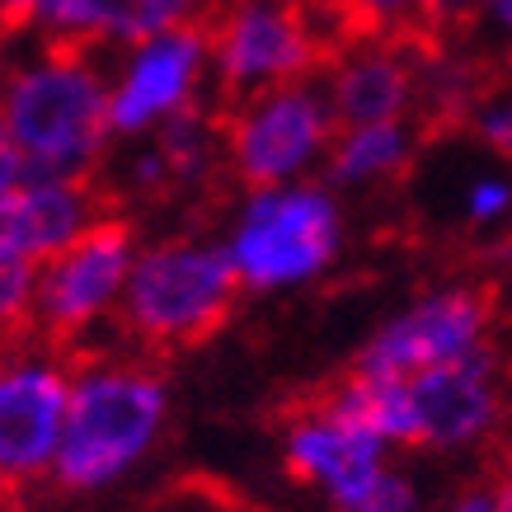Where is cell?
<instances>
[{"label": "cell", "instance_id": "d6986e66", "mask_svg": "<svg viewBox=\"0 0 512 512\" xmlns=\"http://www.w3.org/2000/svg\"><path fill=\"white\" fill-rule=\"evenodd\" d=\"M470 127L494 156L512 160V94H484V104L470 113Z\"/></svg>", "mask_w": 512, "mask_h": 512}, {"label": "cell", "instance_id": "8fae6325", "mask_svg": "<svg viewBox=\"0 0 512 512\" xmlns=\"http://www.w3.org/2000/svg\"><path fill=\"white\" fill-rule=\"evenodd\" d=\"M207 62H212V47H207L202 19L141 43L132 62L123 66V80L109 94V127L118 137H137L151 123H165L174 113L193 109V90H198Z\"/></svg>", "mask_w": 512, "mask_h": 512}, {"label": "cell", "instance_id": "44dd1931", "mask_svg": "<svg viewBox=\"0 0 512 512\" xmlns=\"http://www.w3.org/2000/svg\"><path fill=\"white\" fill-rule=\"evenodd\" d=\"M339 512H419V494H414V484L404 480V475L386 470L357 503H348V508H339Z\"/></svg>", "mask_w": 512, "mask_h": 512}, {"label": "cell", "instance_id": "ba28073f", "mask_svg": "<svg viewBox=\"0 0 512 512\" xmlns=\"http://www.w3.org/2000/svg\"><path fill=\"white\" fill-rule=\"evenodd\" d=\"M132 264V226L123 217H99L66 254L38 268V339L57 348L76 343L123 301Z\"/></svg>", "mask_w": 512, "mask_h": 512}, {"label": "cell", "instance_id": "52a82bcc", "mask_svg": "<svg viewBox=\"0 0 512 512\" xmlns=\"http://www.w3.org/2000/svg\"><path fill=\"white\" fill-rule=\"evenodd\" d=\"M489 325H494V296L484 287H442V292L419 296L400 315H390L357 348L353 372L409 381V376H423L442 362L475 353L480 343H489Z\"/></svg>", "mask_w": 512, "mask_h": 512}, {"label": "cell", "instance_id": "ac0fdd59", "mask_svg": "<svg viewBox=\"0 0 512 512\" xmlns=\"http://www.w3.org/2000/svg\"><path fill=\"white\" fill-rule=\"evenodd\" d=\"M343 10L353 19L357 43H362V38H381L386 29H433L442 0H343Z\"/></svg>", "mask_w": 512, "mask_h": 512}, {"label": "cell", "instance_id": "cb8c5ba5", "mask_svg": "<svg viewBox=\"0 0 512 512\" xmlns=\"http://www.w3.org/2000/svg\"><path fill=\"white\" fill-rule=\"evenodd\" d=\"M447 512H494V484L489 489H466Z\"/></svg>", "mask_w": 512, "mask_h": 512}, {"label": "cell", "instance_id": "ffe728a7", "mask_svg": "<svg viewBox=\"0 0 512 512\" xmlns=\"http://www.w3.org/2000/svg\"><path fill=\"white\" fill-rule=\"evenodd\" d=\"M466 217L480 221V226H498V221L512 217V184L508 179H494L484 174L466 188Z\"/></svg>", "mask_w": 512, "mask_h": 512}, {"label": "cell", "instance_id": "6da1fadb", "mask_svg": "<svg viewBox=\"0 0 512 512\" xmlns=\"http://www.w3.org/2000/svg\"><path fill=\"white\" fill-rule=\"evenodd\" d=\"M109 85L85 43L52 38L29 66L0 85V127L24 156V179H94L109 127Z\"/></svg>", "mask_w": 512, "mask_h": 512}, {"label": "cell", "instance_id": "5bb4252c", "mask_svg": "<svg viewBox=\"0 0 512 512\" xmlns=\"http://www.w3.org/2000/svg\"><path fill=\"white\" fill-rule=\"evenodd\" d=\"M282 461L292 470V480L315 484V489H325L334 508H348L386 475V442L306 404L287 423Z\"/></svg>", "mask_w": 512, "mask_h": 512}, {"label": "cell", "instance_id": "277c9868", "mask_svg": "<svg viewBox=\"0 0 512 512\" xmlns=\"http://www.w3.org/2000/svg\"><path fill=\"white\" fill-rule=\"evenodd\" d=\"M217 85L231 104L301 85L339 57V33L301 0H231L202 15Z\"/></svg>", "mask_w": 512, "mask_h": 512}, {"label": "cell", "instance_id": "d4e9b609", "mask_svg": "<svg viewBox=\"0 0 512 512\" xmlns=\"http://www.w3.org/2000/svg\"><path fill=\"white\" fill-rule=\"evenodd\" d=\"M475 5H480L484 15L494 19L498 29H503V33H508V38H512V0H475Z\"/></svg>", "mask_w": 512, "mask_h": 512}, {"label": "cell", "instance_id": "5b68a950", "mask_svg": "<svg viewBox=\"0 0 512 512\" xmlns=\"http://www.w3.org/2000/svg\"><path fill=\"white\" fill-rule=\"evenodd\" d=\"M339 240L343 221L325 188L282 184L249 193L226 254L249 292H282L320 278L334 264Z\"/></svg>", "mask_w": 512, "mask_h": 512}, {"label": "cell", "instance_id": "e0dca14e", "mask_svg": "<svg viewBox=\"0 0 512 512\" xmlns=\"http://www.w3.org/2000/svg\"><path fill=\"white\" fill-rule=\"evenodd\" d=\"M38 348V264L0 259V353Z\"/></svg>", "mask_w": 512, "mask_h": 512}, {"label": "cell", "instance_id": "9c48e42d", "mask_svg": "<svg viewBox=\"0 0 512 512\" xmlns=\"http://www.w3.org/2000/svg\"><path fill=\"white\" fill-rule=\"evenodd\" d=\"M71 376L33 348L0 353V494L52 470L66 428Z\"/></svg>", "mask_w": 512, "mask_h": 512}, {"label": "cell", "instance_id": "7c38bea8", "mask_svg": "<svg viewBox=\"0 0 512 512\" xmlns=\"http://www.w3.org/2000/svg\"><path fill=\"white\" fill-rule=\"evenodd\" d=\"M104 207L94 179H19L0 193V259L52 264L90 231Z\"/></svg>", "mask_w": 512, "mask_h": 512}, {"label": "cell", "instance_id": "4fadbf2b", "mask_svg": "<svg viewBox=\"0 0 512 512\" xmlns=\"http://www.w3.org/2000/svg\"><path fill=\"white\" fill-rule=\"evenodd\" d=\"M329 113L343 127L404 123L419 104V57L395 38H362L348 43L329 62Z\"/></svg>", "mask_w": 512, "mask_h": 512}, {"label": "cell", "instance_id": "8992f818", "mask_svg": "<svg viewBox=\"0 0 512 512\" xmlns=\"http://www.w3.org/2000/svg\"><path fill=\"white\" fill-rule=\"evenodd\" d=\"M217 127L231 174L249 193H264L311 170L334 146L339 123L329 113L325 94H315L311 85H282V90L254 94L245 104H231L217 118Z\"/></svg>", "mask_w": 512, "mask_h": 512}, {"label": "cell", "instance_id": "30bf717a", "mask_svg": "<svg viewBox=\"0 0 512 512\" xmlns=\"http://www.w3.org/2000/svg\"><path fill=\"white\" fill-rule=\"evenodd\" d=\"M409 395H414V414H419V447H475L484 437H494L508 414L503 357L494 343H480L475 353L456 357V362L409 376Z\"/></svg>", "mask_w": 512, "mask_h": 512}, {"label": "cell", "instance_id": "4316f807", "mask_svg": "<svg viewBox=\"0 0 512 512\" xmlns=\"http://www.w3.org/2000/svg\"><path fill=\"white\" fill-rule=\"evenodd\" d=\"M0 512H19V498H10V494H0Z\"/></svg>", "mask_w": 512, "mask_h": 512}, {"label": "cell", "instance_id": "484cf974", "mask_svg": "<svg viewBox=\"0 0 512 512\" xmlns=\"http://www.w3.org/2000/svg\"><path fill=\"white\" fill-rule=\"evenodd\" d=\"M494 512H512V480L494 484Z\"/></svg>", "mask_w": 512, "mask_h": 512}, {"label": "cell", "instance_id": "2e32d148", "mask_svg": "<svg viewBox=\"0 0 512 512\" xmlns=\"http://www.w3.org/2000/svg\"><path fill=\"white\" fill-rule=\"evenodd\" d=\"M414 156V132L404 123L376 127H343L339 141L329 146V179L334 184H376L400 174Z\"/></svg>", "mask_w": 512, "mask_h": 512}, {"label": "cell", "instance_id": "83f0119b", "mask_svg": "<svg viewBox=\"0 0 512 512\" xmlns=\"http://www.w3.org/2000/svg\"><path fill=\"white\" fill-rule=\"evenodd\" d=\"M508 301H512V273H508Z\"/></svg>", "mask_w": 512, "mask_h": 512}, {"label": "cell", "instance_id": "603a6c76", "mask_svg": "<svg viewBox=\"0 0 512 512\" xmlns=\"http://www.w3.org/2000/svg\"><path fill=\"white\" fill-rule=\"evenodd\" d=\"M19 179H24V156L15 151L10 132L0 127V193H5V188H15Z\"/></svg>", "mask_w": 512, "mask_h": 512}, {"label": "cell", "instance_id": "3957f363", "mask_svg": "<svg viewBox=\"0 0 512 512\" xmlns=\"http://www.w3.org/2000/svg\"><path fill=\"white\" fill-rule=\"evenodd\" d=\"M240 273L231 254L198 240H165L146 249L118 301L123 334L146 353H184L212 339L235 311Z\"/></svg>", "mask_w": 512, "mask_h": 512}, {"label": "cell", "instance_id": "9a60e30c", "mask_svg": "<svg viewBox=\"0 0 512 512\" xmlns=\"http://www.w3.org/2000/svg\"><path fill=\"white\" fill-rule=\"evenodd\" d=\"M202 0H52L47 29L66 43H151L202 19Z\"/></svg>", "mask_w": 512, "mask_h": 512}, {"label": "cell", "instance_id": "7402d4cb", "mask_svg": "<svg viewBox=\"0 0 512 512\" xmlns=\"http://www.w3.org/2000/svg\"><path fill=\"white\" fill-rule=\"evenodd\" d=\"M47 10H52V0H0V38L47 24Z\"/></svg>", "mask_w": 512, "mask_h": 512}, {"label": "cell", "instance_id": "7a4b0ae2", "mask_svg": "<svg viewBox=\"0 0 512 512\" xmlns=\"http://www.w3.org/2000/svg\"><path fill=\"white\" fill-rule=\"evenodd\" d=\"M170 414V395L146 362L94 357L71 376L62 447L52 461V484L62 494H94L123 480L156 447Z\"/></svg>", "mask_w": 512, "mask_h": 512}]
</instances>
